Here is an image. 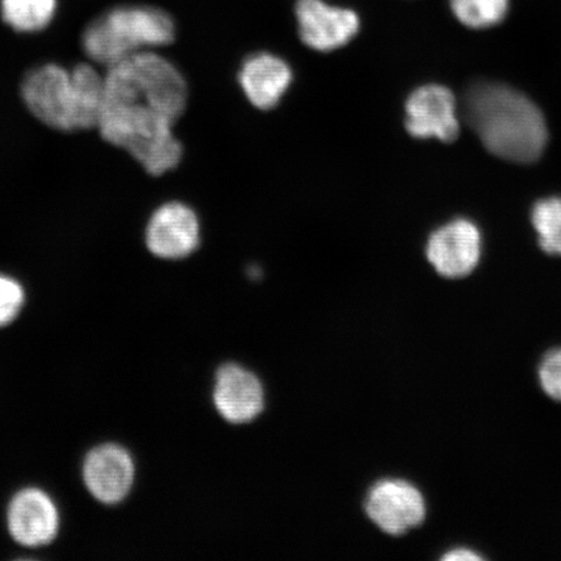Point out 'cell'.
<instances>
[{
  "mask_svg": "<svg viewBox=\"0 0 561 561\" xmlns=\"http://www.w3.org/2000/svg\"><path fill=\"white\" fill-rule=\"evenodd\" d=\"M20 89L27 110L48 128L79 131L100 125L105 80L88 62L72 70L58 65L34 68L24 76Z\"/></svg>",
  "mask_w": 561,
  "mask_h": 561,
  "instance_id": "obj_3",
  "label": "cell"
},
{
  "mask_svg": "<svg viewBox=\"0 0 561 561\" xmlns=\"http://www.w3.org/2000/svg\"><path fill=\"white\" fill-rule=\"evenodd\" d=\"M146 245L163 261L192 256L202 242V222L187 203L171 201L153 210L146 227Z\"/></svg>",
  "mask_w": 561,
  "mask_h": 561,
  "instance_id": "obj_5",
  "label": "cell"
},
{
  "mask_svg": "<svg viewBox=\"0 0 561 561\" xmlns=\"http://www.w3.org/2000/svg\"><path fill=\"white\" fill-rule=\"evenodd\" d=\"M294 12L300 41L313 51L341 50L360 32L362 21L354 10L327 0H298Z\"/></svg>",
  "mask_w": 561,
  "mask_h": 561,
  "instance_id": "obj_6",
  "label": "cell"
},
{
  "mask_svg": "<svg viewBox=\"0 0 561 561\" xmlns=\"http://www.w3.org/2000/svg\"><path fill=\"white\" fill-rule=\"evenodd\" d=\"M0 12L13 31L41 32L51 24L56 0H0Z\"/></svg>",
  "mask_w": 561,
  "mask_h": 561,
  "instance_id": "obj_14",
  "label": "cell"
},
{
  "mask_svg": "<svg viewBox=\"0 0 561 561\" xmlns=\"http://www.w3.org/2000/svg\"><path fill=\"white\" fill-rule=\"evenodd\" d=\"M426 255L440 276L466 277L480 262V231L467 220L448 224L434 231L426 245Z\"/></svg>",
  "mask_w": 561,
  "mask_h": 561,
  "instance_id": "obj_10",
  "label": "cell"
},
{
  "mask_svg": "<svg viewBox=\"0 0 561 561\" xmlns=\"http://www.w3.org/2000/svg\"><path fill=\"white\" fill-rule=\"evenodd\" d=\"M483 558L479 552L468 549V547H456V549L448 550L442 560L458 561V560H482Z\"/></svg>",
  "mask_w": 561,
  "mask_h": 561,
  "instance_id": "obj_19",
  "label": "cell"
},
{
  "mask_svg": "<svg viewBox=\"0 0 561 561\" xmlns=\"http://www.w3.org/2000/svg\"><path fill=\"white\" fill-rule=\"evenodd\" d=\"M405 128L415 138L454 142L459 137L460 124L451 91L439 85L413 91L405 102Z\"/></svg>",
  "mask_w": 561,
  "mask_h": 561,
  "instance_id": "obj_8",
  "label": "cell"
},
{
  "mask_svg": "<svg viewBox=\"0 0 561 561\" xmlns=\"http://www.w3.org/2000/svg\"><path fill=\"white\" fill-rule=\"evenodd\" d=\"M238 85L252 107L272 111L283 103L294 82V70L279 55L250 54L238 69Z\"/></svg>",
  "mask_w": 561,
  "mask_h": 561,
  "instance_id": "obj_9",
  "label": "cell"
},
{
  "mask_svg": "<svg viewBox=\"0 0 561 561\" xmlns=\"http://www.w3.org/2000/svg\"><path fill=\"white\" fill-rule=\"evenodd\" d=\"M538 378L546 394L561 403V347L543 355L538 366Z\"/></svg>",
  "mask_w": 561,
  "mask_h": 561,
  "instance_id": "obj_18",
  "label": "cell"
},
{
  "mask_svg": "<svg viewBox=\"0 0 561 561\" xmlns=\"http://www.w3.org/2000/svg\"><path fill=\"white\" fill-rule=\"evenodd\" d=\"M451 9L461 24L483 30L500 24L507 15L508 0H451Z\"/></svg>",
  "mask_w": 561,
  "mask_h": 561,
  "instance_id": "obj_15",
  "label": "cell"
},
{
  "mask_svg": "<svg viewBox=\"0 0 561 561\" xmlns=\"http://www.w3.org/2000/svg\"><path fill=\"white\" fill-rule=\"evenodd\" d=\"M366 511L382 531L402 536L424 523L426 502L423 493L411 482L388 479L369 490Z\"/></svg>",
  "mask_w": 561,
  "mask_h": 561,
  "instance_id": "obj_7",
  "label": "cell"
},
{
  "mask_svg": "<svg viewBox=\"0 0 561 561\" xmlns=\"http://www.w3.org/2000/svg\"><path fill=\"white\" fill-rule=\"evenodd\" d=\"M24 300L23 286L16 279L0 275V327L10 324L18 318Z\"/></svg>",
  "mask_w": 561,
  "mask_h": 561,
  "instance_id": "obj_17",
  "label": "cell"
},
{
  "mask_svg": "<svg viewBox=\"0 0 561 561\" xmlns=\"http://www.w3.org/2000/svg\"><path fill=\"white\" fill-rule=\"evenodd\" d=\"M83 479L95 500L104 504L121 503L135 482V462L125 448L103 445L88 455Z\"/></svg>",
  "mask_w": 561,
  "mask_h": 561,
  "instance_id": "obj_11",
  "label": "cell"
},
{
  "mask_svg": "<svg viewBox=\"0 0 561 561\" xmlns=\"http://www.w3.org/2000/svg\"><path fill=\"white\" fill-rule=\"evenodd\" d=\"M462 117L495 157L529 164L541 158L547 144L542 112L518 91L480 82L462 100Z\"/></svg>",
  "mask_w": 561,
  "mask_h": 561,
  "instance_id": "obj_2",
  "label": "cell"
},
{
  "mask_svg": "<svg viewBox=\"0 0 561 561\" xmlns=\"http://www.w3.org/2000/svg\"><path fill=\"white\" fill-rule=\"evenodd\" d=\"M104 80L98 130L105 142L128 152L153 178L174 171L184 159V146L174 135L188 103L184 73L150 50L111 66Z\"/></svg>",
  "mask_w": 561,
  "mask_h": 561,
  "instance_id": "obj_1",
  "label": "cell"
},
{
  "mask_svg": "<svg viewBox=\"0 0 561 561\" xmlns=\"http://www.w3.org/2000/svg\"><path fill=\"white\" fill-rule=\"evenodd\" d=\"M539 244L547 254L561 256V198L538 202L531 214Z\"/></svg>",
  "mask_w": 561,
  "mask_h": 561,
  "instance_id": "obj_16",
  "label": "cell"
},
{
  "mask_svg": "<svg viewBox=\"0 0 561 561\" xmlns=\"http://www.w3.org/2000/svg\"><path fill=\"white\" fill-rule=\"evenodd\" d=\"M214 403L229 423H250L263 412V386L248 369L237 364H227L217 371Z\"/></svg>",
  "mask_w": 561,
  "mask_h": 561,
  "instance_id": "obj_13",
  "label": "cell"
},
{
  "mask_svg": "<svg viewBox=\"0 0 561 561\" xmlns=\"http://www.w3.org/2000/svg\"><path fill=\"white\" fill-rule=\"evenodd\" d=\"M174 38L170 13L150 5H118L87 25L81 44L91 61L110 68L130 55L171 45Z\"/></svg>",
  "mask_w": 561,
  "mask_h": 561,
  "instance_id": "obj_4",
  "label": "cell"
},
{
  "mask_svg": "<svg viewBox=\"0 0 561 561\" xmlns=\"http://www.w3.org/2000/svg\"><path fill=\"white\" fill-rule=\"evenodd\" d=\"M7 520L12 538L26 547L50 543L59 530L58 508L51 497L38 489L20 491L11 502Z\"/></svg>",
  "mask_w": 561,
  "mask_h": 561,
  "instance_id": "obj_12",
  "label": "cell"
}]
</instances>
